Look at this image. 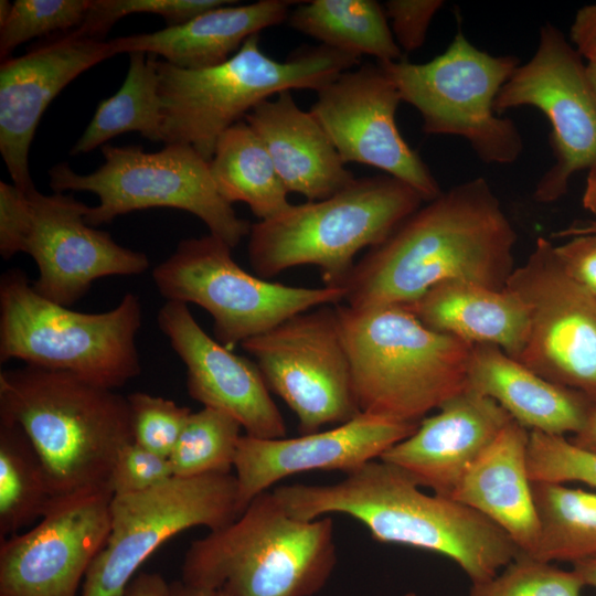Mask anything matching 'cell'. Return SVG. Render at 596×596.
Listing matches in <instances>:
<instances>
[{
	"instance_id": "cell-1",
	"label": "cell",
	"mask_w": 596,
	"mask_h": 596,
	"mask_svg": "<svg viewBox=\"0 0 596 596\" xmlns=\"http://www.w3.org/2000/svg\"><path fill=\"white\" fill-rule=\"evenodd\" d=\"M517 232L485 178L443 191L407 216L354 264L342 304L407 306L445 281L503 290L514 266Z\"/></svg>"
},
{
	"instance_id": "cell-2",
	"label": "cell",
	"mask_w": 596,
	"mask_h": 596,
	"mask_svg": "<svg viewBox=\"0 0 596 596\" xmlns=\"http://www.w3.org/2000/svg\"><path fill=\"white\" fill-rule=\"evenodd\" d=\"M292 518L345 514L380 543L429 551L456 563L472 584L485 582L521 551L488 518L457 500L425 493L398 467L372 460L332 483H295L273 490Z\"/></svg>"
},
{
	"instance_id": "cell-3",
	"label": "cell",
	"mask_w": 596,
	"mask_h": 596,
	"mask_svg": "<svg viewBox=\"0 0 596 596\" xmlns=\"http://www.w3.org/2000/svg\"><path fill=\"white\" fill-rule=\"evenodd\" d=\"M0 421L24 430L57 498L109 488L119 451L134 441L127 396L31 365L1 371Z\"/></svg>"
},
{
	"instance_id": "cell-4",
	"label": "cell",
	"mask_w": 596,
	"mask_h": 596,
	"mask_svg": "<svg viewBox=\"0 0 596 596\" xmlns=\"http://www.w3.org/2000/svg\"><path fill=\"white\" fill-rule=\"evenodd\" d=\"M337 309L361 412L419 423L467 390L473 344L428 328L403 306Z\"/></svg>"
},
{
	"instance_id": "cell-5",
	"label": "cell",
	"mask_w": 596,
	"mask_h": 596,
	"mask_svg": "<svg viewBox=\"0 0 596 596\" xmlns=\"http://www.w3.org/2000/svg\"><path fill=\"white\" fill-rule=\"evenodd\" d=\"M336 564L333 520L292 518L265 491L232 523L190 544L181 579L226 596H313Z\"/></svg>"
},
{
	"instance_id": "cell-6",
	"label": "cell",
	"mask_w": 596,
	"mask_h": 596,
	"mask_svg": "<svg viewBox=\"0 0 596 596\" xmlns=\"http://www.w3.org/2000/svg\"><path fill=\"white\" fill-rule=\"evenodd\" d=\"M359 63L322 44L279 62L264 53L258 34L212 67L187 70L158 58L162 142L191 146L210 161L219 137L262 102L290 89L318 92Z\"/></svg>"
},
{
	"instance_id": "cell-7",
	"label": "cell",
	"mask_w": 596,
	"mask_h": 596,
	"mask_svg": "<svg viewBox=\"0 0 596 596\" xmlns=\"http://www.w3.org/2000/svg\"><path fill=\"white\" fill-rule=\"evenodd\" d=\"M423 202L416 190L391 175L354 179L327 199L291 204L254 223L249 265L264 279L316 265L324 286L340 288L359 252L384 241Z\"/></svg>"
},
{
	"instance_id": "cell-8",
	"label": "cell",
	"mask_w": 596,
	"mask_h": 596,
	"mask_svg": "<svg viewBox=\"0 0 596 596\" xmlns=\"http://www.w3.org/2000/svg\"><path fill=\"white\" fill-rule=\"evenodd\" d=\"M139 297L127 292L104 312L72 310L39 295L23 269L0 278V361L66 372L115 390L141 372Z\"/></svg>"
},
{
	"instance_id": "cell-9",
	"label": "cell",
	"mask_w": 596,
	"mask_h": 596,
	"mask_svg": "<svg viewBox=\"0 0 596 596\" xmlns=\"http://www.w3.org/2000/svg\"><path fill=\"white\" fill-rule=\"evenodd\" d=\"M104 163L87 174L76 173L65 163L49 171L54 192H92L99 203L89 206L85 222L96 227L115 217L151 207H171L192 213L210 234L231 248L249 235L251 224L241 219L219 193L209 161L193 147L167 143L156 152L139 146L102 148Z\"/></svg>"
},
{
	"instance_id": "cell-10",
	"label": "cell",
	"mask_w": 596,
	"mask_h": 596,
	"mask_svg": "<svg viewBox=\"0 0 596 596\" xmlns=\"http://www.w3.org/2000/svg\"><path fill=\"white\" fill-rule=\"evenodd\" d=\"M379 64L402 102L421 114L424 132L464 138L488 164L520 158L523 139L517 125L494 111L499 91L520 65L517 56L481 51L459 28L446 51L427 63Z\"/></svg>"
},
{
	"instance_id": "cell-11",
	"label": "cell",
	"mask_w": 596,
	"mask_h": 596,
	"mask_svg": "<svg viewBox=\"0 0 596 596\" xmlns=\"http://www.w3.org/2000/svg\"><path fill=\"white\" fill-rule=\"evenodd\" d=\"M231 251L210 233L187 238L152 272L167 300L205 309L213 318L215 339L231 350L295 315L343 301L342 288L287 286L252 275Z\"/></svg>"
},
{
	"instance_id": "cell-12",
	"label": "cell",
	"mask_w": 596,
	"mask_h": 596,
	"mask_svg": "<svg viewBox=\"0 0 596 596\" xmlns=\"http://www.w3.org/2000/svg\"><path fill=\"white\" fill-rule=\"evenodd\" d=\"M241 515L235 475L172 477L152 489L113 496L110 531L83 581L82 596H125L139 566L193 526L215 531Z\"/></svg>"
},
{
	"instance_id": "cell-13",
	"label": "cell",
	"mask_w": 596,
	"mask_h": 596,
	"mask_svg": "<svg viewBox=\"0 0 596 596\" xmlns=\"http://www.w3.org/2000/svg\"><path fill=\"white\" fill-rule=\"evenodd\" d=\"M241 347L255 359L269 391L294 412L301 434L361 413L337 305L295 315Z\"/></svg>"
},
{
	"instance_id": "cell-14",
	"label": "cell",
	"mask_w": 596,
	"mask_h": 596,
	"mask_svg": "<svg viewBox=\"0 0 596 596\" xmlns=\"http://www.w3.org/2000/svg\"><path fill=\"white\" fill-rule=\"evenodd\" d=\"M505 289L529 316L526 340L515 360L596 403V297L565 272L555 245L539 237Z\"/></svg>"
},
{
	"instance_id": "cell-15",
	"label": "cell",
	"mask_w": 596,
	"mask_h": 596,
	"mask_svg": "<svg viewBox=\"0 0 596 596\" xmlns=\"http://www.w3.org/2000/svg\"><path fill=\"white\" fill-rule=\"evenodd\" d=\"M520 106L538 108L550 121L555 162L538 181L533 198L555 202L573 174L596 166V104L583 57L549 22L540 29L533 56L513 71L494 100L498 115Z\"/></svg>"
},
{
	"instance_id": "cell-16",
	"label": "cell",
	"mask_w": 596,
	"mask_h": 596,
	"mask_svg": "<svg viewBox=\"0 0 596 596\" xmlns=\"http://www.w3.org/2000/svg\"><path fill=\"white\" fill-rule=\"evenodd\" d=\"M400 93L382 66L349 70L317 92L310 113L324 129L344 164L384 171L416 190L425 202L443 192L418 153L400 134Z\"/></svg>"
},
{
	"instance_id": "cell-17",
	"label": "cell",
	"mask_w": 596,
	"mask_h": 596,
	"mask_svg": "<svg viewBox=\"0 0 596 596\" xmlns=\"http://www.w3.org/2000/svg\"><path fill=\"white\" fill-rule=\"evenodd\" d=\"M109 488L60 497L29 531L0 543V596H76L110 531Z\"/></svg>"
},
{
	"instance_id": "cell-18",
	"label": "cell",
	"mask_w": 596,
	"mask_h": 596,
	"mask_svg": "<svg viewBox=\"0 0 596 596\" xmlns=\"http://www.w3.org/2000/svg\"><path fill=\"white\" fill-rule=\"evenodd\" d=\"M33 226L25 253L38 266L32 281L42 297L71 307L107 276L139 275L149 268L148 256L126 248L109 233L85 222L88 205L72 194H43L35 188L28 192Z\"/></svg>"
},
{
	"instance_id": "cell-19",
	"label": "cell",
	"mask_w": 596,
	"mask_h": 596,
	"mask_svg": "<svg viewBox=\"0 0 596 596\" xmlns=\"http://www.w3.org/2000/svg\"><path fill=\"white\" fill-rule=\"evenodd\" d=\"M418 424L361 412L330 429L292 438L242 435L234 460L241 514L256 496L292 475L312 470L345 475L380 459L412 435Z\"/></svg>"
},
{
	"instance_id": "cell-20",
	"label": "cell",
	"mask_w": 596,
	"mask_h": 596,
	"mask_svg": "<svg viewBox=\"0 0 596 596\" xmlns=\"http://www.w3.org/2000/svg\"><path fill=\"white\" fill-rule=\"evenodd\" d=\"M157 321L187 366L193 400L233 416L248 436L286 437L285 419L255 362L211 338L184 302L167 300Z\"/></svg>"
},
{
	"instance_id": "cell-21",
	"label": "cell",
	"mask_w": 596,
	"mask_h": 596,
	"mask_svg": "<svg viewBox=\"0 0 596 596\" xmlns=\"http://www.w3.org/2000/svg\"><path fill=\"white\" fill-rule=\"evenodd\" d=\"M116 55L109 41L75 31L0 66V152L13 184L28 193L35 188L29 150L50 103L83 72Z\"/></svg>"
},
{
	"instance_id": "cell-22",
	"label": "cell",
	"mask_w": 596,
	"mask_h": 596,
	"mask_svg": "<svg viewBox=\"0 0 596 596\" xmlns=\"http://www.w3.org/2000/svg\"><path fill=\"white\" fill-rule=\"evenodd\" d=\"M511 421L496 401L467 389L424 417L412 435L380 459L405 471L419 487L451 498L469 467Z\"/></svg>"
},
{
	"instance_id": "cell-23",
	"label": "cell",
	"mask_w": 596,
	"mask_h": 596,
	"mask_svg": "<svg viewBox=\"0 0 596 596\" xmlns=\"http://www.w3.org/2000/svg\"><path fill=\"white\" fill-rule=\"evenodd\" d=\"M245 121L265 145L288 192L319 201L355 179L324 129L310 110L296 104L290 91L258 104Z\"/></svg>"
},
{
	"instance_id": "cell-24",
	"label": "cell",
	"mask_w": 596,
	"mask_h": 596,
	"mask_svg": "<svg viewBox=\"0 0 596 596\" xmlns=\"http://www.w3.org/2000/svg\"><path fill=\"white\" fill-rule=\"evenodd\" d=\"M529 439L530 430L511 421L469 467L451 498L488 518L531 556L540 529L528 469Z\"/></svg>"
},
{
	"instance_id": "cell-25",
	"label": "cell",
	"mask_w": 596,
	"mask_h": 596,
	"mask_svg": "<svg viewBox=\"0 0 596 596\" xmlns=\"http://www.w3.org/2000/svg\"><path fill=\"white\" fill-rule=\"evenodd\" d=\"M235 3L207 10L181 24L109 42L116 54L145 52L181 68L212 67L228 60L249 36L287 20L290 7L299 1Z\"/></svg>"
},
{
	"instance_id": "cell-26",
	"label": "cell",
	"mask_w": 596,
	"mask_h": 596,
	"mask_svg": "<svg viewBox=\"0 0 596 596\" xmlns=\"http://www.w3.org/2000/svg\"><path fill=\"white\" fill-rule=\"evenodd\" d=\"M496 401L530 432L564 436L585 425L594 402L553 383L494 344H473L468 387Z\"/></svg>"
},
{
	"instance_id": "cell-27",
	"label": "cell",
	"mask_w": 596,
	"mask_h": 596,
	"mask_svg": "<svg viewBox=\"0 0 596 596\" xmlns=\"http://www.w3.org/2000/svg\"><path fill=\"white\" fill-rule=\"evenodd\" d=\"M403 307L433 330L471 344H494L513 359H518L526 340V308L505 288L445 281Z\"/></svg>"
},
{
	"instance_id": "cell-28",
	"label": "cell",
	"mask_w": 596,
	"mask_h": 596,
	"mask_svg": "<svg viewBox=\"0 0 596 596\" xmlns=\"http://www.w3.org/2000/svg\"><path fill=\"white\" fill-rule=\"evenodd\" d=\"M209 167L221 196L231 204L246 203L259 221L270 220L291 205L265 145L246 121L236 123L219 137Z\"/></svg>"
},
{
	"instance_id": "cell-29",
	"label": "cell",
	"mask_w": 596,
	"mask_h": 596,
	"mask_svg": "<svg viewBox=\"0 0 596 596\" xmlns=\"http://www.w3.org/2000/svg\"><path fill=\"white\" fill-rule=\"evenodd\" d=\"M288 23L328 47L379 63L403 60L383 7L374 0L302 1L290 11Z\"/></svg>"
},
{
	"instance_id": "cell-30",
	"label": "cell",
	"mask_w": 596,
	"mask_h": 596,
	"mask_svg": "<svg viewBox=\"0 0 596 596\" xmlns=\"http://www.w3.org/2000/svg\"><path fill=\"white\" fill-rule=\"evenodd\" d=\"M158 57L145 52L129 53V65L121 87L103 99L71 150L87 153L116 136L136 131L151 141H162V107L159 93Z\"/></svg>"
},
{
	"instance_id": "cell-31",
	"label": "cell",
	"mask_w": 596,
	"mask_h": 596,
	"mask_svg": "<svg viewBox=\"0 0 596 596\" xmlns=\"http://www.w3.org/2000/svg\"><path fill=\"white\" fill-rule=\"evenodd\" d=\"M539 542L532 557L577 563L596 557V491L532 481Z\"/></svg>"
},
{
	"instance_id": "cell-32",
	"label": "cell",
	"mask_w": 596,
	"mask_h": 596,
	"mask_svg": "<svg viewBox=\"0 0 596 596\" xmlns=\"http://www.w3.org/2000/svg\"><path fill=\"white\" fill-rule=\"evenodd\" d=\"M56 499L24 430L0 421V541L41 519Z\"/></svg>"
},
{
	"instance_id": "cell-33",
	"label": "cell",
	"mask_w": 596,
	"mask_h": 596,
	"mask_svg": "<svg viewBox=\"0 0 596 596\" xmlns=\"http://www.w3.org/2000/svg\"><path fill=\"white\" fill-rule=\"evenodd\" d=\"M241 429V424L222 411L203 407L192 412L169 456L173 477L230 473Z\"/></svg>"
},
{
	"instance_id": "cell-34",
	"label": "cell",
	"mask_w": 596,
	"mask_h": 596,
	"mask_svg": "<svg viewBox=\"0 0 596 596\" xmlns=\"http://www.w3.org/2000/svg\"><path fill=\"white\" fill-rule=\"evenodd\" d=\"M584 586L574 570L520 553L493 577L472 584L468 596H581Z\"/></svg>"
},
{
	"instance_id": "cell-35",
	"label": "cell",
	"mask_w": 596,
	"mask_h": 596,
	"mask_svg": "<svg viewBox=\"0 0 596 596\" xmlns=\"http://www.w3.org/2000/svg\"><path fill=\"white\" fill-rule=\"evenodd\" d=\"M91 0H15L0 24L3 60L20 44L52 33H68L81 26Z\"/></svg>"
},
{
	"instance_id": "cell-36",
	"label": "cell",
	"mask_w": 596,
	"mask_h": 596,
	"mask_svg": "<svg viewBox=\"0 0 596 596\" xmlns=\"http://www.w3.org/2000/svg\"><path fill=\"white\" fill-rule=\"evenodd\" d=\"M528 469L532 481L581 482L596 489V451L564 436L530 432Z\"/></svg>"
},
{
	"instance_id": "cell-37",
	"label": "cell",
	"mask_w": 596,
	"mask_h": 596,
	"mask_svg": "<svg viewBox=\"0 0 596 596\" xmlns=\"http://www.w3.org/2000/svg\"><path fill=\"white\" fill-rule=\"evenodd\" d=\"M234 1L227 0H91L86 17L76 33L103 40L121 18L135 13L161 15L168 26L181 24L194 17Z\"/></svg>"
},
{
	"instance_id": "cell-38",
	"label": "cell",
	"mask_w": 596,
	"mask_h": 596,
	"mask_svg": "<svg viewBox=\"0 0 596 596\" xmlns=\"http://www.w3.org/2000/svg\"><path fill=\"white\" fill-rule=\"evenodd\" d=\"M131 409L134 441L169 458L192 413L174 401L145 392L127 395Z\"/></svg>"
},
{
	"instance_id": "cell-39",
	"label": "cell",
	"mask_w": 596,
	"mask_h": 596,
	"mask_svg": "<svg viewBox=\"0 0 596 596\" xmlns=\"http://www.w3.org/2000/svg\"><path fill=\"white\" fill-rule=\"evenodd\" d=\"M172 477L169 458L131 441L119 451L108 486L114 496L136 493L158 487Z\"/></svg>"
},
{
	"instance_id": "cell-40",
	"label": "cell",
	"mask_w": 596,
	"mask_h": 596,
	"mask_svg": "<svg viewBox=\"0 0 596 596\" xmlns=\"http://www.w3.org/2000/svg\"><path fill=\"white\" fill-rule=\"evenodd\" d=\"M33 226V212L28 193L0 181V254L10 259L25 253Z\"/></svg>"
},
{
	"instance_id": "cell-41",
	"label": "cell",
	"mask_w": 596,
	"mask_h": 596,
	"mask_svg": "<svg viewBox=\"0 0 596 596\" xmlns=\"http://www.w3.org/2000/svg\"><path fill=\"white\" fill-rule=\"evenodd\" d=\"M443 6V0H390L384 3L391 31L401 50L409 53L424 44L428 26Z\"/></svg>"
},
{
	"instance_id": "cell-42",
	"label": "cell",
	"mask_w": 596,
	"mask_h": 596,
	"mask_svg": "<svg viewBox=\"0 0 596 596\" xmlns=\"http://www.w3.org/2000/svg\"><path fill=\"white\" fill-rule=\"evenodd\" d=\"M555 253L570 277L596 297V234L573 236Z\"/></svg>"
},
{
	"instance_id": "cell-43",
	"label": "cell",
	"mask_w": 596,
	"mask_h": 596,
	"mask_svg": "<svg viewBox=\"0 0 596 596\" xmlns=\"http://www.w3.org/2000/svg\"><path fill=\"white\" fill-rule=\"evenodd\" d=\"M571 42L587 63L596 64V3L582 7L570 31Z\"/></svg>"
},
{
	"instance_id": "cell-44",
	"label": "cell",
	"mask_w": 596,
	"mask_h": 596,
	"mask_svg": "<svg viewBox=\"0 0 596 596\" xmlns=\"http://www.w3.org/2000/svg\"><path fill=\"white\" fill-rule=\"evenodd\" d=\"M170 584L157 573H140L126 588L125 596H169Z\"/></svg>"
},
{
	"instance_id": "cell-45",
	"label": "cell",
	"mask_w": 596,
	"mask_h": 596,
	"mask_svg": "<svg viewBox=\"0 0 596 596\" xmlns=\"http://www.w3.org/2000/svg\"><path fill=\"white\" fill-rule=\"evenodd\" d=\"M571 440L578 447L596 451V403L590 407L584 427Z\"/></svg>"
},
{
	"instance_id": "cell-46",
	"label": "cell",
	"mask_w": 596,
	"mask_h": 596,
	"mask_svg": "<svg viewBox=\"0 0 596 596\" xmlns=\"http://www.w3.org/2000/svg\"><path fill=\"white\" fill-rule=\"evenodd\" d=\"M169 596H226L221 589L192 585L181 581L170 584Z\"/></svg>"
},
{
	"instance_id": "cell-47",
	"label": "cell",
	"mask_w": 596,
	"mask_h": 596,
	"mask_svg": "<svg viewBox=\"0 0 596 596\" xmlns=\"http://www.w3.org/2000/svg\"><path fill=\"white\" fill-rule=\"evenodd\" d=\"M582 204L585 210L596 216V166L588 170Z\"/></svg>"
},
{
	"instance_id": "cell-48",
	"label": "cell",
	"mask_w": 596,
	"mask_h": 596,
	"mask_svg": "<svg viewBox=\"0 0 596 596\" xmlns=\"http://www.w3.org/2000/svg\"><path fill=\"white\" fill-rule=\"evenodd\" d=\"M573 570L578 574L585 586L596 589V557L574 563Z\"/></svg>"
},
{
	"instance_id": "cell-49",
	"label": "cell",
	"mask_w": 596,
	"mask_h": 596,
	"mask_svg": "<svg viewBox=\"0 0 596 596\" xmlns=\"http://www.w3.org/2000/svg\"><path fill=\"white\" fill-rule=\"evenodd\" d=\"M585 234H596V216H594V219L589 221L570 225L566 228L561 230L553 236L573 237V236L585 235Z\"/></svg>"
},
{
	"instance_id": "cell-50",
	"label": "cell",
	"mask_w": 596,
	"mask_h": 596,
	"mask_svg": "<svg viewBox=\"0 0 596 596\" xmlns=\"http://www.w3.org/2000/svg\"><path fill=\"white\" fill-rule=\"evenodd\" d=\"M586 68L589 86L596 104V64L587 63Z\"/></svg>"
},
{
	"instance_id": "cell-51",
	"label": "cell",
	"mask_w": 596,
	"mask_h": 596,
	"mask_svg": "<svg viewBox=\"0 0 596 596\" xmlns=\"http://www.w3.org/2000/svg\"><path fill=\"white\" fill-rule=\"evenodd\" d=\"M12 3H10L7 0L0 1V24L7 19L8 14L10 13Z\"/></svg>"
},
{
	"instance_id": "cell-52",
	"label": "cell",
	"mask_w": 596,
	"mask_h": 596,
	"mask_svg": "<svg viewBox=\"0 0 596 596\" xmlns=\"http://www.w3.org/2000/svg\"><path fill=\"white\" fill-rule=\"evenodd\" d=\"M401 596H416V594L414 592H407Z\"/></svg>"
}]
</instances>
